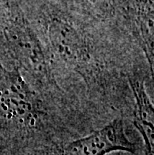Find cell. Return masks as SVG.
<instances>
[{
	"label": "cell",
	"instance_id": "cell-1",
	"mask_svg": "<svg viewBox=\"0 0 154 155\" xmlns=\"http://www.w3.org/2000/svg\"><path fill=\"white\" fill-rule=\"evenodd\" d=\"M114 150L134 153V145L124 133L123 123L116 119L89 136L75 140L65 147L64 155H104Z\"/></svg>",
	"mask_w": 154,
	"mask_h": 155
},
{
	"label": "cell",
	"instance_id": "cell-4",
	"mask_svg": "<svg viewBox=\"0 0 154 155\" xmlns=\"http://www.w3.org/2000/svg\"><path fill=\"white\" fill-rule=\"evenodd\" d=\"M49 39L56 54L67 62L78 63L86 54V48L76 29L62 19L51 21Z\"/></svg>",
	"mask_w": 154,
	"mask_h": 155
},
{
	"label": "cell",
	"instance_id": "cell-5",
	"mask_svg": "<svg viewBox=\"0 0 154 155\" xmlns=\"http://www.w3.org/2000/svg\"><path fill=\"white\" fill-rule=\"evenodd\" d=\"M131 85L137 101L135 109V124L143 135L148 154L153 155V108L145 93L143 85L133 81H131Z\"/></svg>",
	"mask_w": 154,
	"mask_h": 155
},
{
	"label": "cell",
	"instance_id": "cell-2",
	"mask_svg": "<svg viewBox=\"0 0 154 155\" xmlns=\"http://www.w3.org/2000/svg\"><path fill=\"white\" fill-rule=\"evenodd\" d=\"M18 72H8L0 67V105L6 116L21 124L33 118L30 95Z\"/></svg>",
	"mask_w": 154,
	"mask_h": 155
},
{
	"label": "cell",
	"instance_id": "cell-3",
	"mask_svg": "<svg viewBox=\"0 0 154 155\" xmlns=\"http://www.w3.org/2000/svg\"><path fill=\"white\" fill-rule=\"evenodd\" d=\"M6 34L12 49L25 66L35 74L47 77L44 54L31 29L22 20H14L6 28Z\"/></svg>",
	"mask_w": 154,
	"mask_h": 155
}]
</instances>
